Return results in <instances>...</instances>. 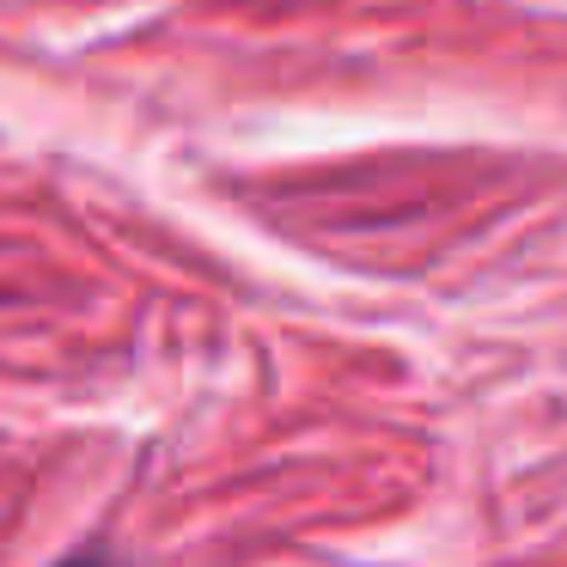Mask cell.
I'll list each match as a JSON object with an SVG mask.
<instances>
[{
    "label": "cell",
    "mask_w": 567,
    "mask_h": 567,
    "mask_svg": "<svg viewBox=\"0 0 567 567\" xmlns=\"http://www.w3.org/2000/svg\"><path fill=\"white\" fill-rule=\"evenodd\" d=\"M55 567H116V561H104V555H68V561H55Z\"/></svg>",
    "instance_id": "obj_1"
}]
</instances>
